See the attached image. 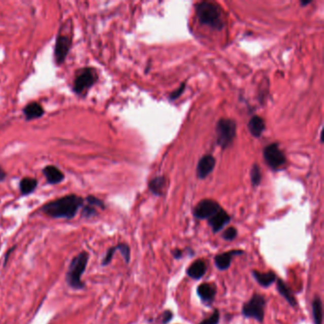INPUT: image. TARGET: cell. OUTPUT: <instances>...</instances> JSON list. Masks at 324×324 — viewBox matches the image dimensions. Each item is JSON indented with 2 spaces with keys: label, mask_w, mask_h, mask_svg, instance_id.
<instances>
[{
  "label": "cell",
  "mask_w": 324,
  "mask_h": 324,
  "mask_svg": "<svg viewBox=\"0 0 324 324\" xmlns=\"http://www.w3.org/2000/svg\"><path fill=\"white\" fill-rule=\"evenodd\" d=\"M85 204V200L76 194H69L53 200L41 207V211L54 219H73Z\"/></svg>",
  "instance_id": "6da1fadb"
},
{
  "label": "cell",
  "mask_w": 324,
  "mask_h": 324,
  "mask_svg": "<svg viewBox=\"0 0 324 324\" xmlns=\"http://www.w3.org/2000/svg\"><path fill=\"white\" fill-rule=\"evenodd\" d=\"M89 255L88 252L83 251L75 256L71 262L66 274V281L70 287L80 290L84 289L85 284L82 281V275L85 272L88 265Z\"/></svg>",
  "instance_id": "7a4b0ae2"
},
{
  "label": "cell",
  "mask_w": 324,
  "mask_h": 324,
  "mask_svg": "<svg viewBox=\"0 0 324 324\" xmlns=\"http://www.w3.org/2000/svg\"><path fill=\"white\" fill-rule=\"evenodd\" d=\"M196 14L201 24L215 29L223 28V20L220 9L210 2H201L196 6Z\"/></svg>",
  "instance_id": "3957f363"
},
{
  "label": "cell",
  "mask_w": 324,
  "mask_h": 324,
  "mask_svg": "<svg viewBox=\"0 0 324 324\" xmlns=\"http://www.w3.org/2000/svg\"><path fill=\"white\" fill-rule=\"evenodd\" d=\"M98 80V74L95 68L85 67L77 72L74 77L73 90L76 95L85 97L88 90L95 85Z\"/></svg>",
  "instance_id": "277c9868"
},
{
  "label": "cell",
  "mask_w": 324,
  "mask_h": 324,
  "mask_svg": "<svg viewBox=\"0 0 324 324\" xmlns=\"http://www.w3.org/2000/svg\"><path fill=\"white\" fill-rule=\"evenodd\" d=\"M266 300L263 295L254 294L248 302L243 305L242 315L245 318L256 319L260 323L265 320Z\"/></svg>",
  "instance_id": "5b68a950"
},
{
  "label": "cell",
  "mask_w": 324,
  "mask_h": 324,
  "mask_svg": "<svg viewBox=\"0 0 324 324\" xmlns=\"http://www.w3.org/2000/svg\"><path fill=\"white\" fill-rule=\"evenodd\" d=\"M217 144L222 147H229L235 138L236 123L230 119H221L216 126Z\"/></svg>",
  "instance_id": "8992f818"
},
{
  "label": "cell",
  "mask_w": 324,
  "mask_h": 324,
  "mask_svg": "<svg viewBox=\"0 0 324 324\" xmlns=\"http://www.w3.org/2000/svg\"><path fill=\"white\" fill-rule=\"evenodd\" d=\"M264 158L267 166L273 170H279L286 163V157L278 144H270L264 149Z\"/></svg>",
  "instance_id": "52a82bcc"
},
{
  "label": "cell",
  "mask_w": 324,
  "mask_h": 324,
  "mask_svg": "<svg viewBox=\"0 0 324 324\" xmlns=\"http://www.w3.org/2000/svg\"><path fill=\"white\" fill-rule=\"evenodd\" d=\"M220 209H221V206L216 201L211 199L202 200L195 206L193 214L194 217L198 220H209Z\"/></svg>",
  "instance_id": "ba28073f"
},
{
  "label": "cell",
  "mask_w": 324,
  "mask_h": 324,
  "mask_svg": "<svg viewBox=\"0 0 324 324\" xmlns=\"http://www.w3.org/2000/svg\"><path fill=\"white\" fill-rule=\"evenodd\" d=\"M73 38L68 35H58L54 46V60L57 65H62L72 49Z\"/></svg>",
  "instance_id": "9c48e42d"
},
{
  "label": "cell",
  "mask_w": 324,
  "mask_h": 324,
  "mask_svg": "<svg viewBox=\"0 0 324 324\" xmlns=\"http://www.w3.org/2000/svg\"><path fill=\"white\" fill-rule=\"evenodd\" d=\"M244 254V251L241 249H235V250L228 251V252H223L219 255H216L214 258V263L216 267L221 270V271H225L228 270L229 267L231 266V262L232 258L235 256H241Z\"/></svg>",
  "instance_id": "30bf717a"
},
{
  "label": "cell",
  "mask_w": 324,
  "mask_h": 324,
  "mask_svg": "<svg viewBox=\"0 0 324 324\" xmlns=\"http://www.w3.org/2000/svg\"><path fill=\"white\" fill-rule=\"evenodd\" d=\"M197 294L202 302L210 305L214 302L217 295V285L214 282H204L197 287Z\"/></svg>",
  "instance_id": "8fae6325"
},
{
  "label": "cell",
  "mask_w": 324,
  "mask_h": 324,
  "mask_svg": "<svg viewBox=\"0 0 324 324\" xmlns=\"http://www.w3.org/2000/svg\"><path fill=\"white\" fill-rule=\"evenodd\" d=\"M207 221H208V224L211 226L213 233H218L221 231V229H224L225 225L229 224L231 221V217L225 210L221 208L214 215L213 217L207 220Z\"/></svg>",
  "instance_id": "7c38bea8"
},
{
  "label": "cell",
  "mask_w": 324,
  "mask_h": 324,
  "mask_svg": "<svg viewBox=\"0 0 324 324\" xmlns=\"http://www.w3.org/2000/svg\"><path fill=\"white\" fill-rule=\"evenodd\" d=\"M216 165V160L212 155H205L200 159L197 166V176L200 179H205L208 176L212 171Z\"/></svg>",
  "instance_id": "4fadbf2b"
},
{
  "label": "cell",
  "mask_w": 324,
  "mask_h": 324,
  "mask_svg": "<svg viewBox=\"0 0 324 324\" xmlns=\"http://www.w3.org/2000/svg\"><path fill=\"white\" fill-rule=\"evenodd\" d=\"M276 287H277L279 294L288 302V304L291 307L294 308L298 305V302H297V299L295 297L294 292L292 291L291 288L288 286L287 283L284 280L280 278H278L276 280Z\"/></svg>",
  "instance_id": "5bb4252c"
},
{
  "label": "cell",
  "mask_w": 324,
  "mask_h": 324,
  "mask_svg": "<svg viewBox=\"0 0 324 324\" xmlns=\"http://www.w3.org/2000/svg\"><path fill=\"white\" fill-rule=\"evenodd\" d=\"M207 271V265L206 261L199 258L192 263L186 269V275L192 280H199L206 275Z\"/></svg>",
  "instance_id": "9a60e30c"
},
{
  "label": "cell",
  "mask_w": 324,
  "mask_h": 324,
  "mask_svg": "<svg viewBox=\"0 0 324 324\" xmlns=\"http://www.w3.org/2000/svg\"><path fill=\"white\" fill-rule=\"evenodd\" d=\"M47 182L50 184H56L64 181L65 175L64 173L59 170L55 166H46L42 170Z\"/></svg>",
  "instance_id": "2e32d148"
},
{
  "label": "cell",
  "mask_w": 324,
  "mask_h": 324,
  "mask_svg": "<svg viewBox=\"0 0 324 324\" xmlns=\"http://www.w3.org/2000/svg\"><path fill=\"white\" fill-rule=\"evenodd\" d=\"M252 275L258 284L264 288H268L269 286H271L278 279L277 274L274 271L263 273L257 271V270H253Z\"/></svg>",
  "instance_id": "e0dca14e"
},
{
  "label": "cell",
  "mask_w": 324,
  "mask_h": 324,
  "mask_svg": "<svg viewBox=\"0 0 324 324\" xmlns=\"http://www.w3.org/2000/svg\"><path fill=\"white\" fill-rule=\"evenodd\" d=\"M44 112L43 107L37 102H30L26 105V107L23 110L24 116L27 121H31L42 117L44 115Z\"/></svg>",
  "instance_id": "ac0fdd59"
},
{
  "label": "cell",
  "mask_w": 324,
  "mask_h": 324,
  "mask_svg": "<svg viewBox=\"0 0 324 324\" xmlns=\"http://www.w3.org/2000/svg\"><path fill=\"white\" fill-rule=\"evenodd\" d=\"M248 129L254 137L258 138L265 132V120L260 116H253L248 123Z\"/></svg>",
  "instance_id": "d6986e66"
},
{
  "label": "cell",
  "mask_w": 324,
  "mask_h": 324,
  "mask_svg": "<svg viewBox=\"0 0 324 324\" xmlns=\"http://www.w3.org/2000/svg\"><path fill=\"white\" fill-rule=\"evenodd\" d=\"M37 185L38 182L37 179L31 177H25L19 183V189L22 195L27 196L37 189Z\"/></svg>",
  "instance_id": "ffe728a7"
},
{
  "label": "cell",
  "mask_w": 324,
  "mask_h": 324,
  "mask_svg": "<svg viewBox=\"0 0 324 324\" xmlns=\"http://www.w3.org/2000/svg\"><path fill=\"white\" fill-rule=\"evenodd\" d=\"M312 312L314 324H322L323 322V304L319 297H316L312 303Z\"/></svg>",
  "instance_id": "44dd1931"
},
{
  "label": "cell",
  "mask_w": 324,
  "mask_h": 324,
  "mask_svg": "<svg viewBox=\"0 0 324 324\" xmlns=\"http://www.w3.org/2000/svg\"><path fill=\"white\" fill-rule=\"evenodd\" d=\"M148 187L152 194L156 196H162L166 187V178L164 176L155 177L148 183Z\"/></svg>",
  "instance_id": "7402d4cb"
},
{
  "label": "cell",
  "mask_w": 324,
  "mask_h": 324,
  "mask_svg": "<svg viewBox=\"0 0 324 324\" xmlns=\"http://www.w3.org/2000/svg\"><path fill=\"white\" fill-rule=\"evenodd\" d=\"M115 247H116V251H119L121 253L125 264L128 265L131 262V248L128 244L124 243H118L117 245H115Z\"/></svg>",
  "instance_id": "603a6c76"
},
{
  "label": "cell",
  "mask_w": 324,
  "mask_h": 324,
  "mask_svg": "<svg viewBox=\"0 0 324 324\" xmlns=\"http://www.w3.org/2000/svg\"><path fill=\"white\" fill-rule=\"evenodd\" d=\"M251 182L254 186H258L262 181V173L258 165H254L250 171Z\"/></svg>",
  "instance_id": "cb8c5ba5"
},
{
  "label": "cell",
  "mask_w": 324,
  "mask_h": 324,
  "mask_svg": "<svg viewBox=\"0 0 324 324\" xmlns=\"http://www.w3.org/2000/svg\"><path fill=\"white\" fill-rule=\"evenodd\" d=\"M82 216L85 217V218H92L96 216L98 212H97V207L92 206V205H89L88 203H86V206H82Z\"/></svg>",
  "instance_id": "d4e9b609"
},
{
  "label": "cell",
  "mask_w": 324,
  "mask_h": 324,
  "mask_svg": "<svg viewBox=\"0 0 324 324\" xmlns=\"http://www.w3.org/2000/svg\"><path fill=\"white\" fill-rule=\"evenodd\" d=\"M238 236V230L235 229L234 226H230L229 229H225L222 234H221V238L224 240V241H234L236 238Z\"/></svg>",
  "instance_id": "484cf974"
},
{
  "label": "cell",
  "mask_w": 324,
  "mask_h": 324,
  "mask_svg": "<svg viewBox=\"0 0 324 324\" xmlns=\"http://www.w3.org/2000/svg\"><path fill=\"white\" fill-rule=\"evenodd\" d=\"M220 317L221 315H220L219 309H214L213 313L210 315V317L200 321L198 324H219Z\"/></svg>",
  "instance_id": "4316f807"
},
{
  "label": "cell",
  "mask_w": 324,
  "mask_h": 324,
  "mask_svg": "<svg viewBox=\"0 0 324 324\" xmlns=\"http://www.w3.org/2000/svg\"><path fill=\"white\" fill-rule=\"evenodd\" d=\"M85 202L88 203L89 205L95 206L97 208H101V209L105 208V204H104L103 201L96 198L94 196H88L85 200Z\"/></svg>",
  "instance_id": "83f0119b"
},
{
  "label": "cell",
  "mask_w": 324,
  "mask_h": 324,
  "mask_svg": "<svg viewBox=\"0 0 324 324\" xmlns=\"http://www.w3.org/2000/svg\"><path fill=\"white\" fill-rule=\"evenodd\" d=\"M115 252H116V247H115V246H112L109 250L107 251L106 256H105V258H104L103 261H102V265H110L111 260H112L114 254H115Z\"/></svg>",
  "instance_id": "f1b7e54d"
},
{
  "label": "cell",
  "mask_w": 324,
  "mask_h": 324,
  "mask_svg": "<svg viewBox=\"0 0 324 324\" xmlns=\"http://www.w3.org/2000/svg\"><path fill=\"white\" fill-rule=\"evenodd\" d=\"M160 318H161V323L168 324L172 320L173 313L170 310H166L165 312H163Z\"/></svg>",
  "instance_id": "f546056e"
},
{
  "label": "cell",
  "mask_w": 324,
  "mask_h": 324,
  "mask_svg": "<svg viewBox=\"0 0 324 324\" xmlns=\"http://www.w3.org/2000/svg\"><path fill=\"white\" fill-rule=\"evenodd\" d=\"M184 88H185V85L183 84L180 88H177L175 91H172V93L170 94V100H175L178 97H180V95H182V93L184 92Z\"/></svg>",
  "instance_id": "4dcf8cb0"
},
{
  "label": "cell",
  "mask_w": 324,
  "mask_h": 324,
  "mask_svg": "<svg viewBox=\"0 0 324 324\" xmlns=\"http://www.w3.org/2000/svg\"><path fill=\"white\" fill-rule=\"evenodd\" d=\"M171 253H172L173 258H175V260H180V258H183V256H184V251L180 249V248L173 249Z\"/></svg>",
  "instance_id": "1f68e13d"
},
{
  "label": "cell",
  "mask_w": 324,
  "mask_h": 324,
  "mask_svg": "<svg viewBox=\"0 0 324 324\" xmlns=\"http://www.w3.org/2000/svg\"><path fill=\"white\" fill-rule=\"evenodd\" d=\"M6 177H7L6 171L0 167V182H3L6 179Z\"/></svg>",
  "instance_id": "d6a6232c"
}]
</instances>
